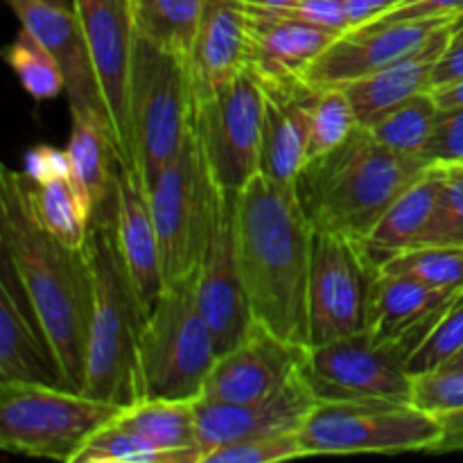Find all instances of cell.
<instances>
[{
  "label": "cell",
  "instance_id": "e0dca14e",
  "mask_svg": "<svg viewBox=\"0 0 463 463\" xmlns=\"http://www.w3.org/2000/svg\"><path fill=\"white\" fill-rule=\"evenodd\" d=\"M306 351L256 324L242 344L217 355L202 398L247 402L269 396L298 373Z\"/></svg>",
  "mask_w": 463,
  "mask_h": 463
},
{
  "label": "cell",
  "instance_id": "7402d4cb",
  "mask_svg": "<svg viewBox=\"0 0 463 463\" xmlns=\"http://www.w3.org/2000/svg\"><path fill=\"white\" fill-rule=\"evenodd\" d=\"M0 384H48L68 389L57 353L5 262L0 279Z\"/></svg>",
  "mask_w": 463,
  "mask_h": 463
},
{
  "label": "cell",
  "instance_id": "ab89813d",
  "mask_svg": "<svg viewBox=\"0 0 463 463\" xmlns=\"http://www.w3.org/2000/svg\"><path fill=\"white\" fill-rule=\"evenodd\" d=\"M432 165L463 163V107L441 109L423 154Z\"/></svg>",
  "mask_w": 463,
  "mask_h": 463
},
{
  "label": "cell",
  "instance_id": "f546056e",
  "mask_svg": "<svg viewBox=\"0 0 463 463\" xmlns=\"http://www.w3.org/2000/svg\"><path fill=\"white\" fill-rule=\"evenodd\" d=\"M208 0H131L136 34L188 59Z\"/></svg>",
  "mask_w": 463,
  "mask_h": 463
},
{
  "label": "cell",
  "instance_id": "5bb4252c",
  "mask_svg": "<svg viewBox=\"0 0 463 463\" xmlns=\"http://www.w3.org/2000/svg\"><path fill=\"white\" fill-rule=\"evenodd\" d=\"M233 208L235 194L220 190L206 251L194 274L197 301L215 337L217 355L242 344L256 326L235 253Z\"/></svg>",
  "mask_w": 463,
  "mask_h": 463
},
{
  "label": "cell",
  "instance_id": "8fae6325",
  "mask_svg": "<svg viewBox=\"0 0 463 463\" xmlns=\"http://www.w3.org/2000/svg\"><path fill=\"white\" fill-rule=\"evenodd\" d=\"M262 113V86L251 71L194 104L193 129L208 172L224 194H238L260 172Z\"/></svg>",
  "mask_w": 463,
  "mask_h": 463
},
{
  "label": "cell",
  "instance_id": "3957f363",
  "mask_svg": "<svg viewBox=\"0 0 463 463\" xmlns=\"http://www.w3.org/2000/svg\"><path fill=\"white\" fill-rule=\"evenodd\" d=\"M430 165L375 143L360 125L337 149L303 165L297 190L315 231L362 242Z\"/></svg>",
  "mask_w": 463,
  "mask_h": 463
},
{
  "label": "cell",
  "instance_id": "44dd1931",
  "mask_svg": "<svg viewBox=\"0 0 463 463\" xmlns=\"http://www.w3.org/2000/svg\"><path fill=\"white\" fill-rule=\"evenodd\" d=\"M113 235H116L122 267L147 317L167 288L165 274H163L161 244H158L156 226H154L147 190L138 175L125 170L122 165L118 170Z\"/></svg>",
  "mask_w": 463,
  "mask_h": 463
},
{
  "label": "cell",
  "instance_id": "83f0119b",
  "mask_svg": "<svg viewBox=\"0 0 463 463\" xmlns=\"http://www.w3.org/2000/svg\"><path fill=\"white\" fill-rule=\"evenodd\" d=\"M118 423L140 434L163 450L185 457L188 463L202 461L197 425V401L185 398H138L122 407Z\"/></svg>",
  "mask_w": 463,
  "mask_h": 463
},
{
  "label": "cell",
  "instance_id": "ba28073f",
  "mask_svg": "<svg viewBox=\"0 0 463 463\" xmlns=\"http://www.w3.org/2000/svg\"><path fill=\"white\" fill-rule=\"evenodd\" d=\"M217 190L194 129L181 145L175 161L149 185L147 199L158 233L165 285L197 274L206 251Z\"/></svg>",
  "mask_w": 463,
  "mask_h": 463
},
{
  "label": "cell",
  "instance_id": "d6986e66",
  "mask_svg": "<svg viewBox=\"0 0 463 463\" xmlns=\"http://www.w3.org/2000/svg\"><path fill=\"white\" fill-rule=\"evenodd\" d=\"M7 3L21 21V27L36 36L61 66L63 77H66L71 116L75 113L95 116L109 125L93 59H90V50L81 34L75 12L50 5L45 0H7Z\"/></svg>",
  "mask_w": 463,
  "mask_h": 463
},
{
  "label": "cell",
  "instance_id": "7dc6e473",
  "mask_svg": "<svg viewBox=\"0 0 463 463\" xmlns=\"http://www.w3.org/2000/svg\"><path fill=\"white\" fill-rule=\"evenodd\" d=\"M432 93H434V98H437L439 107L441 109L463 107V81L441 86V89H434Z\"/></svg>",
  "mask_w": 463,
  "mask_h": 463
},
{
  "label": "cell",
  "instance_id": "f6af8a7d",
  "mask_svg": "<svg viewBox=\"0 0 463 463\" xmlns=\"http://www.w3.org/2000/svg\"><path fill=\"white\" fill-rule=\"evenodd\" d=\"M401 0H344V9H346L348 25L362 27L369 23L378 21L384 14L392 12Z\"/></svg>",
  "mask_w": 463,
  "mask_h": 463
},
{
  "label": "cell",
  "instance_id": "e575fe53",
  "mask_svg": "<svg viewBox=\"0 0 463 463\" xmlns=\"http://www.w3.org/2000/svg\"><path fill=\"white\" fill-rule=\"evenodd\" d=\"M357 127H360V122H357L355 109H353L346 89L344 86L321 89L315 111H312L306 163L337 149Z\"/></svg>",
  "mask_w": 463,
  "mask_h": 463
},
{
  "label": "cell",
  "instance_id": "7a4b0ae2",
  "mask_svg": "<svg viewBox=\"0 0 463 463\" xmlns=\"http://www.w3.org/2000/svg\"><path fill=\"white\" fill-rule=\"evenodd\" d=\"M0 244L3 262L57 353L68 389L81 392L93 307L86 253L63 247L41 226L32 208L30 179L9 167L0 175Z\"/></svg>",
  "mask_w": 463,
  "mask_h": 463
},
{
  "label": "cell",
  "instance_id": "4fadbf2b",
  "mask_svg": "<svg viewBox=\"0 0 463 463\" xmlns=\"http://www.w3.org/2000/svg\"><path fill=\"white\" fill-rule=\"evenodd\" d=\"M375 269L360 244L315 231L307 326L310 346L335 342L366 328V301ZM307 346V348H310Z\"/></svg>",
  "mask_w": 463,
  "mask_h": 463
},
{
  "label": "cell",
  "instance_id": "c3c4849f",
  "mask_svg": "<svg viewBox=\"0 0 463 463\" xmlns=\"http://www.w3.org/2000/svg\"><path fill=\"white\" fill-rule=\"evenodd\" d=\"M247 3L265 5V7H279V5H289V3H294V0H247Z\"/></svg>",
  "mask_w": 463,
  "mask_h": 463
},
{
  "label": "cell",
  "instance_id": "277c9868",
  "mask_svg": "<svg viewBox=\"0 0 463 463\" xmlns=\"http://www.w3.org/2000/svg\"><path fill=\"white\" fill-rule=\"evenodd\" d=\"M84 253L93 285V307L81 392L127 407L140 398L138 339L145 312L122 267L113 222L90 226Z\"/></svg>",
  "mask_w": 463,
  "mask_h": 463
},
{
  "label": "cell",
  "instance_id": "1f68e13d",
  "mask_svg": "<svg viewBox=\"0 0 463 463\" xmlns=\"http://www.w3.org/2000/svg\"><path fill=\"white\" fill-rule=\"evenodd\" d=\"M5 61L18 77L25 93L39 102L57 98L66 90V77L59 61L25 27H21L16 39L5 48Z\"/></svg>",
  "mask_w": 463,
  "mask_h": 463
},
{
  "label": "cell",
  "instance_id": "7c38bea8",
  "mask_svg": "<svg viewBox=\"0 0 463 463\" xmlns=\"http://www.w3.org/2000/svg\"><path fill=\"white\" fill-rule=\"evenodd\" d=\"M72 12L90 50L118 161L125 170L138 175L129 116V77L136 41L131 0H72Z\"/></svg>",
  "mask_w": 463,
  "mask_h": 463
},
{
  "label": "cell",
  "instance_id": "9c48e42d",
  "mask_svg": "<svg viewBox=\"0 0 463 463\" xmlns=\"http://www.w3.org/2000/svg\"><path fill=\"white\" fill-rule=\"evenodd\" d=\"M443 434L439 416L414 402H317L301 425L310 457L434 452Z\"/></svg>",
  "mask_w": 463,
  "mask_h": 463
},
{
  "label": "cell",
  "instance_id": "52a82bcc",
  "mask_svg": "<svg viewBox=\"0 0 463 463\" xmlns=\"http://www.w3.org/2000/svg\"><path fill=\"white\" fill-rule=\"evenodd\" d=\"M122 407L48 384H0V448L14 455L75 463L81 448Z\"/></svg>",
  "mask_w": 463,
  "mask_h": 463
},
{
  "label": "cell",
  "instance_id": "74e56055",
  "mask_svg": "<svg viewBox=\"0 0 463 463\" xmlns=\"http://www.w3.org/2000/svg\"><path fill=\"white\" fill-rule=\"evenodd\" d=\"M301 457H310L301 441V432H283L220 446L208 450L202 457V463H274Z\"/></svg>",
  "mask_w": 463,
  "mask_h": 463
},
{
  "label": "cell",
  "instance_id": "603a6c76",
  "mask_svg": "<svg viewBox=\"0 0 463 463\" xmlns=\"http://www.w3.org/2000/svg\"><path fill=\"white\" fill-rule=\"evenodd\" d=\"M249 14V71L258 80L303 77L342 32L283 16L242 0Z\"/></svg>",
  "mask_w": 463,
  "mask_h": 463
},
{
  "label": "cell",
  "instance_id": "4dcf8cb0",
  "mask_svg": "<svg viewBox=\"0 0 463 463\" xmlns=\"http://www.w3.org/2000/svg\"><path fill=\"white\" fill-rule=\"evenodd\" d=\"M439 111L441 107H439L434 93L425 90V93L414 95L389 111L380 113L364 129L369 131L375 143L384 145L387 149L420 156L432 136L434 125H437Z\"/></svg>",
  "mask_w": 463,
  "mask_h": 463
},
{
  "label": "cell",
  "instance_id": "484cf974",
  "mask_svg": "<svg viewBox=\"0 0 463 463\" xmlns=\"http://www.w3.org/2000/svg\"><path fill=\"white\" fill-rule=\"evenodd\" d=\"M66 152L72 179L77 181L90 206L93 224L113 222L120 161L107 122L95 116L75 113Z\"/></svg>",
  "mask_w": 463,
  "mask_h": 463
},
{
  "label": "cell",
  "instance_id": "2e32d148",
  "mask_svg": "<svg viewBox=\"0 0 463 463\" xmlns=\"http://www.w3.org/2000/svg\"><path fill=\"white\" fill-rule=\"evenodd\" d=\"M317 398L301 373L283 387L258 401L222 402L197 398V425L202 457L229 443L271 437L283 432H301V425L315 410ZM202 463V461H199Z\"/></svg>",
  "mask_w": 463,
  "mask_h": 463
},
{
  "label": "cell",
  "instance_id": "d590c367",
  "mask_svg": "<svg viewBox=\"0 0 463 463\" xmlns=\"http://www.w3.org/2000/svg\"><path fill=\"white\" fill-rule=\"evenodd\" d=\"M419 244H463V163L443 165L437 208Z\"/></svg>",
  "mask_w": 463,
  "mask_h": 463
},
{
  "label": "cell",
  "instance_id": "b9f144b4",
  "mask_svg": "<svg viewBox=\"0 0 463 463\" xmlns=\"http://www.w3.org/2000/svg\"><path fill=\"white\" fill-rule=\"evenodd\" d=\"M23 172L32 181H45L59 175H68L71 172L68 152L52 147V145H36V147L27 149L25 158H23Z\"/></svg>",
  "mask_w": 463,
  "mask_h": 463
},
{
  "label": "cell",
  "instance_id": "f907efd6",
  "mask_svg": "<svg viewBox=\"0 0 463 463\" xmlns=\"http://www.w3.org/2000/svg\"><path fill=\"white\" fill-rule=\"evenodd\" d=\"M45 3H50V5H57V7H66V9H72V0H45Z\"/></svg>",
  "mask_w": 463,
  "mask_h": 463
},
{
  "label": "cell",
  "instance_id": "836d02e7",
  "mask_svg": "<svg viewBox=\"0 0 463 463\" xmlns=\"http://www.w3.org/2000/svg\"><path fill=\"white\" fill-rule=\"evenodd\" d=\"M75 463H188L176 452L154 446L118 420L99 430L77 455Z\"/></svg>",
  "mask_w": 463,
  "mask_h": 463
},
{
  "label": "cell",
  "instance_id": "8992f818",
  "mask_svg": "<svg viewBox=\"0 0 463 463\" xmlns=\"http://www.w3.org/2000/svg\"><path fill=\"white\" fill-rule=\"evenodd\" d=\"M129 116L145 190L175 161L193 129L194 93L188 59L136 34Z\"/></svg>",
  "mask_w": 463,
  "mask_h": 463
},
{
  "label": "cell",
  "instance_id": "681fc988",
  "mask_svg": "<svg viewBox=\"0 0 463 463\" xmlns=\"http://www.w3.org/2000/svg\"><path fill=\"white\" fill-rule=\"evenodd\" d=\"M441 369H463V351L457 353V355L452 357L446 366H441Z\"/></svg>",
  "mask_w": 463,
  "mask_h": 463
},
{
  "label": "cell",
  "instance_id": "cb8c5ba5",
  "mask_svg": "<svg viewBox=\"0 0 463 463\" xmlns=\"http://www.w3.org/2000/svg\"><path fill=\"white\" fill-rule=\"evenodd\" d=\"M188 66L194 104L249 71V14L242 0H208Z\"/></svg>",
  "mask_w": 463,
  "mask_h": 463
},
{
  "label": "cell",
  "instance_id": "d6a6232c",
  "mask_svg": "<svg viewBox=\"0 0 463 463\" xmlns=\"http://www.w3.org/2000/svg\"><path fill=\"white\" fill-rule=\"evenodd\" d=\"M380 269L411 276L446 292H463V244H416Z\"/></svg>",
  "mask_w": 463,
  "mask_h": 463
},
{
  "label": "cell",
  "instance_id": "8d00e7d4",
  "mask_svg": "<svg viewBox=\"0 0 463 463\" xmlns=\"http://www.w3.org/2000/svg\"><path fill=\"white\" fill-rule=\"evenodd\" d=\"M463 351V292L437 321L428 337L419 344L407 360L411 373H425L446 366L457 353Z\"/></svg>",
  "mask_w": 463,
  "mask_h": 463
},
{
  "label": "cell",
  "instance_id": "ac0fdd59",
  "mask_svg": "<svg viewBox=\"0 0 463 463\" xmlns=\"http://www.w3.org/2000/svg\"><path fill=\"white\" fill-rule=\"evenodd\" d=\"M459 294L430 288L411 276L380 269L369 288L366 330L378 342L393 344L410 357Z\"/></svg>",
  "mask_w": 463,
  "mask_h": 463
},
{
  "label": "cell",
  "instance_id": "7bdbcfd3",
  "mask_svg": "<svg viewBox=\"0 0 463 463\" xmlns=\"http://www.w3.org/2000/svg\"><path fill=\"white\" fill-rule=\"evenodd\" d=\"M428 16H463V0H401L392 12H387L378 21L392 23Z\"/></svg>",
  "mask_w": 463,
  "mask_h": 463
},
{
  "label": "cell",
  "instance_id": "f35d334b",
  "mask_svg": "<svg viewBox=\"0 0 463 463\" xmlns=\"http://www.w3.org/2000/svg\"><path fill=\"white\" fill-rule=\"evenodd\" d=\"M414 405L434 416L463 410V369L414 373Z\"/></svg>",
  "mask_w": 463,
  "mask_h": 463
},
{
  "label": "cell",
  "instance_id": "9a60e30c",
  "mask_svg": "<svg viewBox=\"0 0 463 463\" xmlns=\"http://www.w3.org/2000/svg\"><path fill=\"white\" fill-rule=\"evenodd\" d=\"M461 16H428L407 18V21L369 23L353 27L335 39L330 48L319 54L306 71V80L317 89L326 86H346L362 80L389 63L419 48L423 41L443 25Z\"/></svg>",
  "mask_w": 463,
  "mask_h": 463
},
{
  "label": "cell",
  "instance_id": "5b68a950",
  "mask_svg": "<svg viewBox=\"0 0 463 463\" xmlns=\"http://www.w3.org/2000/svg\"><path fill=\"white\" fill-rule=\"evenodd\" d=\"M215 360V337L199 307L194 276L167 285L140 330V398L197 401Z\"/></svg>",
  "mask_w": 463,
  "mask_h": 463
},
{
  "label": "cell",
  "instance_id": "6da1fadb",
  "mask_svg": "<svg viewBox=\"0 0 463 463\" xmlns=\"http://www.w3.org/2000/svg\"><path fill=\"white\" fill-rule=\"evenodd\" d=\"M235 253L253 319L289 344L310 346V294L315 226L297 184H279L258 172L233 208Z\"/></svg>",
  "mask_w": 463,
  "mask_h": 463
},
{
  "label": "cell",
  "instance_id": "30bf717a",
  "mask_svg": "<svg viewBox=\"0 0 463 463\" xmlns=\"http://www.w3.org/2000/svg\"><path fill=\"white\" fill-rule=\"evenodd\" d=\"M410 357L398 346L360 330L335 342L310 346L298 373L317 402H414Z\"/></svg>",
  "mask_w": 463,
  "mask_h": 463
},
{
  "label": "cell",
  "instance_id": "bcb514c9",
  "mask_svg": "<svg viewBox=\"0 0 463 463\" xmlns=\"http://www.w3.org/2000/svg\"><path fill=\"white\" fill-rule=\"evenodd\" d=\"M439 420L443 423V434L441 443L434 448V452H450V450H463V410L452 411V414L439 416Z\"/></svg>",
  "mask_w": 463,
  "mask_h": 463
},
{
  "label": "cell",
  "instance_id": "f1b7e54d",
  "mask_svg": "<svg viewBox=\"0 0 463 463\" xmlns=\"http://www.w3.org/2000/svg\"><path fill=\"white\" fill-rule=\"evenodd\" d=\"M30 199L36 220L54 240L63 247L84 249L93 226V215L71 172L45 181L30 179Z\"/></svg>",
  "mask_w": 463,
  "mask_h": 463
},
{
  "label": "cell",
  "instance_id": "816d5d0a",
  "mask_svg": "<svg viewBox=\"0 0 463 463\" xmlns=\"http://www.w3.org/2000/svg\"><path fill=\"white\" fill-rule=\"evenodd\" d=\"M461 30H463V23H461Z\"/></svg>",
  "mask_w": 463,
  "mask_h": 463
},
{
  "label": "cell",
  "instance_id": "d4e9b609",
  "mask_svg": "<svg viewBox=\"0 0 463 463\" xmlns=\"http://www.w3.org/2000/svg\"><path fill=\"white\" fill-rule=\"evenodd\" d=\"M461 23L463 16L455 18L398 61L344 86L348 98H351L353 109H355L357 122L362 127L371 125L380 113L389 111L392 107L414 98V95L432 90L434 66L446 52Z\"/></svg>",
  "mask_w": 463,
  "mask_h": 463
},
{
  "label": "cell",
  "instance_id": "ffe728a7",
  "mask_svg": "<svg viewBox=\"0 0 463 463\" xmlns=\"http://www.w3.org/2000/svg\"><path fill=\"white\" fill-rule=\"evenodd\" d=\"M262 113L260 172L279 184H297L307 158L310 120L319 90L306 77L260 80Z\"/></svg>",
  "mask_w": 463,
  "mask_h": 463
},
{
  "label": "cell",
  "instance_id": "4316f807",
  "mask_svg": "<svg viewBox=\"0 0 463 463\" xmlns=\"http://www.w3.org/2000/svg\"><path fill=\"white\" fill-rule=\"evenodd\" d=\"M441 179L443 165H430L414 184L402 190L401 197L387 208L371 233L357 242L375 271L393 256L419 244L437 208Z\"/></svg>",
  "mask_w": 463,
  "mask_h": 463
},
{
  "label": "cell",
  "instance_id": "60d3db41",
  "mask_svg": "<svg viewBox=\"0 0 463 463\" xmlns=\"http://www.w3.org/2000/svg\"><path fill=\"white\" fill-rule=\"evenodd\" d=\"M258 7H265V5H258ZM265 9L283 14V16L289 18H298V21L312 23V25L328 27V30L342 32V34L351 30L346 9H344V0H294L289 5H279V7Z\"/></svg>",
  "mask_w": 463,
  "mask_h": 463
},
{
  "label": "cell",
  "instance_id": "ee69618b",
  "mask_svg": "<svg viewBox=\"0 0 463 463\" xmlns=\"http://www.w3.org/2000/svg\"><path fill=\"white\" fill-rule=\"evenodd\" d=\"M457 81H463V30H461V25H459V30H457V34L452 36V41H450V45L446 48V52L441 54L439 63L434 66V77H432L434 89H441V86H448V84H457Z\"/></svg>",
  "mask_w": 463,
  "mask_h": 463
}]
</instances>
